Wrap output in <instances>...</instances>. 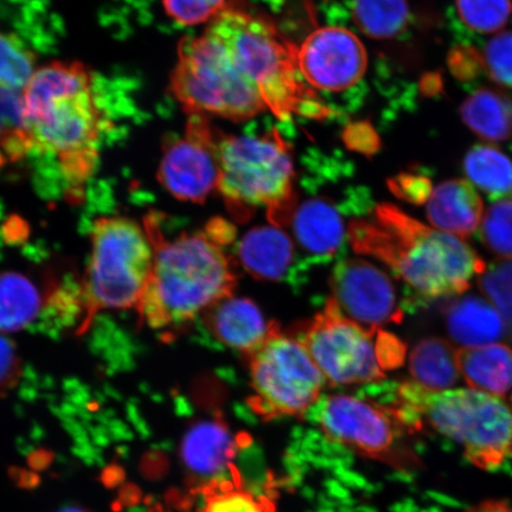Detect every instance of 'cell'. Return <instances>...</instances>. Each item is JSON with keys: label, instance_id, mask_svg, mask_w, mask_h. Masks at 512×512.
<instances>
[{"label": "cell", "instance_id": "obj_1", "mask_svg": "<svg viewBox=\"0 0 512 512\" xmlns=\"http://www.w3.org/2000/svg\"><path fill=\"white\" fill-rule=\"evenodd\" d=\"M299 78L296 47L264 16L229 3L200 36L179 44L171 92L190 115L203 117L324 114Z\"/></svg>", "mask_w": 512, "mask_h": 512}, {"label": "cell", "instance_id": "obj_2", "mask_svg": "<svg viewBox=\"0 0 512 512\" xmlns=\"http://www.w3.org/2000/svg\"><path fill=\"white\" fill-rule=\"evenodd\" d=\"M349 236L355 252L380 260L426 299L463 294L486 267L462 239L425 226L393 204L377 208L375 222H352Z\"/></svg>", "mask_w": 512, "mask_h": 512}, {"label": "cell", "instance_id": "obj_3", "mask_svg": "<svg viewBox=\"0 0 512 512\" xmlns=\"http://www.w3.org/2000/svg\"><path fill=\"white\" fill-rule=\"evenodd\" d=\"M145 230L155 258L137 310L151 329L181 328L232 296L236 284L232 266L222 247L206 233L169 240L150 221Z\"/></svg>", "mask_w": 512, "mask_h": 512}, {"label": "cell", "instance_id": "obj_4", "mask_svg": "<svg viewBox=\"0 0 512 512\" xmlns=\"http://www.w3.org/2000/svg\"><path fill=\"white\" fill-rule=\"evenodd\" d=\"M406 428H419L422 421L463 446L465 457L482 470L503 463L512 445V412L495 395L475 389L434 393L419 383L398 384L390 406Z\"/></svg>", "mask_w": 512, "mask_h": 512}, {"label": "cell", "instance_id": "obj_5", "mask_svg": "<svg viewBox=\"0 0 512 512\" xmlns=\"http://www.w3.org/2000/svg\"><path fill=\"white\" fill-rule=\"evenodd\" d=\"M153 258L146 230L126 217H101L92 230V254L82 288L86 330L100 310L138 305L149 283Z\"/></svg>", "mask_w": 512, "mask_h": 512}, {"label": "cell", "instance_id": "obj_6", "mask_svg": "<svg viewBox=\"0 0 512 512\" xmlns=\"http://www.w3.org/2000/svg\"><path fill=\"white\" fill-rule=\"evenodd\" d=\"M219 191L230 206L265 207L278 226L290 220L294 168L290 151L278 136H228L219 139Z\"/></svg>", "mask_w": 512, "mask_h": 512}, {"label": "cell", "instance_id": "obj_7", "mask_svg": "<svg viewBox=\"0 0 512 512\" xmlns=\"http://www.w3.org/2000/svg\"><path fill=\"white\" fill-rule=\"evenodd\" d=\"M248 357L254 395L249 405L262 418L305 416L322 398L325 380L296 336L277 326Z\"/></svg>", "mask_w": 512, "mask_h": 512}, {"label": "cell", "instance_id": "obj_8", "mask_svg": "<svg viewBox=\"0 0 512 512\" xmlns=\"http://www.w3.org/2000/svg\"><path fill=\"white\" fill-rule=\"evenodd\" d=\"M377 331H369L345 317L329 299L322 313L297 336L332 386L368 384L384 379L377 358Z\"/></svg>", "mask_w": 512, "mask_h": 512}, {"label": "cell", "instance_id": "obj_9", "mask_svg": "<svg viewBox=\"0 0 512 512\" xmlns=\"http://www.w3.org/2000/svg\"><path fill=\"white\" fill-rule=\"evenodd\" d=\"M306 415H312L331 443L361 456L399 464V435L403 427L392 412L350 395L322 396ZM305 415V416H306Z\"/></svg>", "mask_w": 512, "mask_h": 512}, {"label": "cell", "instance_id": "obj_10", "mask_svg": "<svg viewBox=\"0 0 512 512\" xmlns=\"http://www.w3.org/2000/svg\"><path fill=\"white\" fill-rule=\"evenodd\" d=\"M158 179L179 201L203 203L219 190V139L203 115H190L184 136L165 150Z\"/></svg>", "mask_w": 512, "mask_h": 512}, {"label": "cell", "instance_id": "obj_11", "mask_svg": "<svg viewBox=\"0 0 512 512\" xmlns=\"http://www.w3.org/2000/svg\"><path fill=\"white\" fill-rule=\"evenodd\" d=\"M331 290L332 302L364 329L379 331L382 326L399 324L403 319L392 279L367 260L339 261L332 272Z\"/></svg>", "mask_w": 512, "mask_h": 512}, {"label": "cell", "instance_id": "obj_12", "mask_svg": "<svg viewBox=\"0 0 512 512\" xmlns=\"http://www.w3.org/2000/svg\"><path fill=\"white\" fill-rule=\"evenodd\" d=\"M298 73L312 88L344 92L363 79L368 68L367 50L354 32L343 27L312 31L296 47Z\"/></svg>", "mask_w": 512, "mask_h": 512}, {"label": "cell", "instance_id": "obj_13", "mask_svg": "<svg viewBox=\"0 0 512 512\" xmlns=\"http://www.w3.org/2000/svg\"><path fill=\"white\" fill-rule=\"evenodd\" d=\"M100 113L91 89L54 102L27 128L35 147L64 152L95 147L100 130Z\"/></svg>", "mask_w": 512, "mask_h": 512}, {"label": "cell", "instance_id": "obj_14", "mask_svg": "<svg viewBox=\"0 0 512 512\" xmlns=\"http://www.w3.org/2000/svg\"><path fill=\"white\" fill-rule=\"evenodd\" d=\"M238 441L221 419L197 421L185 433L181 444V460L191 482L204 488L232 465Z\"/></svg>", "mask_w": 512, "mask_h": 512}, {"label": "cell", "instance_id": "obj_15", "mask_svg": "<svg viewBox=\"0 0 512 512\" xmlns=\"http://www.w3.org/2000/svg\"><path fill=\"white\" fill-rule=\"evenodd\" d=\"M204 326L226 347L251 355L266 341L277 325L268 323L251 299L228 296L204 312Z\"/></svg>", "mask_w": 512, "mask_h": 512}, {"label": "cell", "instance_id": "obj_16", "mask_svg": "<svg viewBox=\"0 0 512 512\" xmlns=\"http://www.w3.org/2000/svg\"><path fill=\"white\" fill-rule=\"evenodd\" d=\"M292 221L294 240L309 253L311 265H324L341 251L347 238L342 214L331 203L312 198L294 208Z\"/></svg>", "mask_w": 512, "mask_h": 512}, {"label": "cell", "instance_id": "obj_17", "mask_svg": "<svg viewBox=\"0 0 512 512\" xmlns=\"http://www.w3.org/2000/svg\"><path fill=\"white\" fill-rule=\"evenodd\" d=\"M483 215L482 198L464 179L441 183L428 198V221L435 229L459 239L469 238L475 233Z\"/></svg>", "mask_w": 512, "mask_h": 512}, {"label": "cell", "instance_id": "obj_18", "mask_svg": "<svg viewBox=\"0 0 512 512\" xmlns=\"http://www.w3.org/2000/svg\"><path fill=\"white\" fill-rule=\"evenodd\" d=\"M238 258L243 268L256 279L283 280L294 264V243L275 224L256 227L239 242Z\"/></svg>", "mask_w": 512, "mask_h": 512}, {"label": "cell", "instance_id": "obj_19", "mask_svg": "<svg viewBox=\"0 0 512 512\" xmlns=\"http://www.w3.org/2000/svg\"><path fill=\"white\" fill-rule=\"evenodd\" d=\"M448 334L464 348L495 344L510 328L494 305L477 296L454 300L446 310Z\"/></svg>", "mask_w": 512, "mask_h": 512}, {"label": "cell", "instance_id": "obj_20", "mask_svg": "<svg viewBox=\"0 0 512 512\" xmlns=\"http://www.w3.org/2000/svg\"><path fill=\"white\" fill-rule=\"evenodd\" d=\"M91 86V75L80 63L55 62L38 69L23 95L27 126L57 100L87 91Z\"/></svg>", "mask_w": 512, "mask_h": 512}, {"label": "cell", "instance_id": "obj_21", "mask_svg": "<svg viewBox=\"0 0 512 512\" xmlns=\"http://www.w3.org/2000/svg\"><path fill=\"white\" fill-rule=\"evenodd\" d=\"M460 374L479 392L503 396L512 388V350L504 344H489L457 351Z\"/></svg>", "mask_w": 512, "mask_h": 512}, {"label": "cell", "instance_id": "obj_22", "mask_svg": "<svg viewBox=\"0 0 512 512\" xmlns=\"http://www.w3.org/2000/svg\"><path fill=\"white\" fill-rule=\"evenodd\" d=\"M460 114L485 142H504L512 136V99L498 89H478L464 101Z\"/></svg>", "mask_w": 512, "mask_h": 512}, {"label": "cell", "instance_id": "obj_23", "mask_svg": "<svg viewBox=\"0 0 512 512\" xmlns=\"http://www.w3.org/2000/svg\"><path fill=\"white\" fill-rule=\"evenodd\" d=\"M409 370L416 383L430 392H445L459 382L457 351L444 338L430 337L415 345Z\"/></svg>", "mask_w": 512, "mask_h": 512}, {"label": "cell", "instance_id": "obj_24", "mask_svg": "<svg viewBox=\"0 0 512 512\" xmlns=\"http://www.w3.org/2000/svg\"><path fill=\"white\" fill-rule=\"evenodd\" d=\"M43 306L40 290L23 274H0V331H21L34 322Z\"/></svg>", "mask_w": 512, "mask_h": 512}, {"label": "cell", "instance_id": "obj_25", "mask_svg": "<svg viewBox=\"0 0 512 512\" xmlns=\"http://www.w3.org/2000/svg\"><path fill=\"white\" fill-rule=\"evenodd\" d=\"M408 0H354L352 18L364 35L390 40L402 34L409 23Z\"/></svg>", "mask_w": 512, "mask_h": 512}, {"label": "cell", "instance_id": "obj_26", "mask_svg": "<svg viewBox=\"0 0 512 512\" xmlns=\"http://www.w3.org/2000/svg\"><path fill=\"white\" fill-rule=\"evenodd\" d=\"M465 172L477 188L496 198L512 192V162L494 146L473 147L465 157Z\"/></svg>", "mask_w": 512, "mask_h": 512}, {"label": "cell", "instance_id": "obj_27", "mask_svg": "<svg viewBox=\"0 0 512 512\" xmlns=\"http://www.w3.org/2000/svg\"><path fill=\"white\" fill-rule=\"evenodd\" d=\"M35 57L17 38L0 32V88L18 91L34 75Z\"/></svg>", "mask_w": 512, "mask_h": 512}, {"label": "cell", "instance_id": "obj_28", "mask_svg": "<svg viewBox=\"0 0 512 512\" xmlns=\"http://www.w3.org/2000/svg\"><path fill=\"white\" fill-rule=\"evenodd\" d=\"M480 235L491 253L512 259V198H501L486 209Z\"/></svg>", "mask_w": 512, "mask_h": 512}, {"label": "cell", "instance_id": "obj_29", "mask_svg": "<svg viewBox=\"0 0 512 512\" xmlns=\"http://www.w3.org/2000/svg\"><path fill=\"white\" fill-rule=\"evenodd\" d=\"M456 6L466 27L484 34L503 29L512 15L511 0H456Z\"/></svg>", "mask_w": 512, "mask_h": 512}, {"label": "cell", "instance_id": "obj_30", "mask_svg": "<svg viewBox=\"0 0 512 512\" xmlns=\"http://www.w3.org/2000/svg\"><path fill=\"white\" fill-rule=\"evenodd\" d=\"M478 285L512 330V259L491 262L479 275Z\"/></svg>", "mask_w": 512, "mask_h": 512}, {"label": "cell", "instance_id": "obj_31", "mask_svg": "<svg viewBox=\"0 0 512 512\" xmlns=\"http://www.w3.org/2000/svg\"><path fill=\"white\" fill-rule=\"evenodd\" d=\"M228 484L224 483L219 488L214 483L204 488L206 503L203 512H265L251 492Z\"/></svg>", "mask_w": 512, "mask_h": 512}, {"label": "cell", "instance_id": "obj_32", "mask_svg": "<svg viewBox=\"0 0 512 512\" xmlns=\"http://www.w3.org/2000/svg\"><path fill=\"white\" fill-rule=\"evenodd\" d=\"M228 4L229 0H163L166 14L185 27L209 24Z\"/></svg>", "mask_w": 512, "mask_h": 512}, {"label": "cell", "instance_id": "obj_33", "mask_svg": "<svg viewBox=\"0 0 512 512\" xmlns=\"http://www.w3.org/2000/svg\"><path fill=\"white\" fill-rule=\"evenodd\" d=\"M482 62L492 80L512 87V31L499 32L486 44Z\"/></svg>", "mask_w": 512, "mask_h": 512}, {"label": "cell", "instance_id": "obj_34", "mask_svg": "<svg viewBox=\"0 0 512 512\" xmlns=\"http://www.w3.org/2000/svg\"><path fill=\"white\" fill-rule=\"evenodd\" d=\"M60 168L64 178L74 188L87 181L93 174L95 165L98 163V151L95 147L61 153Z\"/></svg>", "mask_w": 512, "mask_h": 512}, {"label": "cell", "instance_id": "obj_35", "mask_svg": "<svg viewBox=\"0 0 512 512\" xmlns=\"http://www.w3.org/2000/svg\"><path fill=\"white\" fill-rule=\"evenodd\" d=\"M22 373V362L14 343L0 335V396L17 386Z\"/></svg>", "mask_w": 512, "mask_h": 512}, {"label": "cell", "instance_id": "obj_36", "mask_svg": "<svg viewBox=\"0 0 512 512\" xmlns=\"http://www.w3.org/2000/svg\"><path fill=\"white\" fill-rule=\"evenodd\" d=\"M406 345L389 332L379 330L376 334V351L383 371L402 366L406 358Z\"/></svg>", "mask_w": 512, "mask_h": 512}, {"label": "cell", "instance_id": "obj_37", "mask_svg": "<svg viewBox=\"0 0 512 512\" xmlns=\"http://www.w3.org/2000/svg\"><path fill=\"white\" fill-rule=\"evenodd\" d=\"M394 194L403 200L421 204L428 201L432 194L431 183L426 178L414 176H401L390 182Z\"/></svg>", "mask_w": 512, "mask_h": 512}, {"label": "cell", "instance_id": "obj_38", "mask_svg": "<svg viewBox=\"0 0 512 512\" xmlns=\"http://www.w3.org/2000/svg\"><path fill=\"white\" fill-rule=\"evenodd\" d=\"M0 118L15 128H27L23 96L12 89L0 88Z\"/></svg>", "mask_w": 512, "mask_h": 512}, {"label": "cell", "instance_id": "obj_39", "mask_svg": "<svg viewBox=\"0 0 512 512\" xmlns=\"http://www.w3.org/2000/svg\"><path fill=\"white\" fill-rule=\"evenodd\" d=\"M204 233L220 247L229 245L235 239V228L221 219L211 221Z\"/></svg>", "mask_w": 512, "mask_h": 512}, {"label": "cell", "instance_id": "obj_40", "mask_svg": "<svg viewBox=\"0 0 512 512\" xmlns=\"http://www.w3.org/2000/svg\"><path fill=\"white\" fill-rule=\"evenodd\" d=\"M467 512H512V507L504 502L490 501L479 504Z\"/></svg>", "mask_w": 512, "mask_h": 512}, {"label": "cell", "instance_id": "obj_41", "mask_svg": "<svg viewBox=\"0 0 512 512\" xmlns=\"http://www.w3.org/2000/svg\"><path fill=\"white\" fill-rule=\"evenodd\" d=\"M57 512H92V511H89L82 507H78V505H76V507H66Z\"/></svg>", "mask_w": 512, "mask_h": 512}, {"label": "cell", "instance_id": "obj_42", "mask_svg": "<svg viewBox=\"0 0 512 512\" xmlns=\"http://www.w3.org/2000/svg\"><path fill=\"white\" fill-rule=\"evenodd\" d=\"M5 163V157L3 155V152L2 150H0V168H2V166L4 165Z\"/></svg>", "mask_w": 512, "mask_h": 512}, {"label": "cell", "instance_id": "obj_43", "mask_svg": "<svg viewBox=\"0 0 512 512\" xmlns=\"http://www.w3.org/2000/svg\"><path fill=\"white\" fill-rule=\"evenodd\" d=\"M0 136H2V120H0Z\"/></svg>", "mask_w": 512, "mask_h": 512}, {"label": "cell", "instance_id": "obj_44", "mask_svg": "<svg viewBox=\"0 0 512 512\" xmlns=\"http://www.w3.org/2000/svg\"><path fill=\"white\" fill-rule=\"evenodd\" d=\"M510 452H511V454H512V445H511V448H510Z\"/></svg>", "mask_w": 512, "mask_h": 512}]
</instances>
